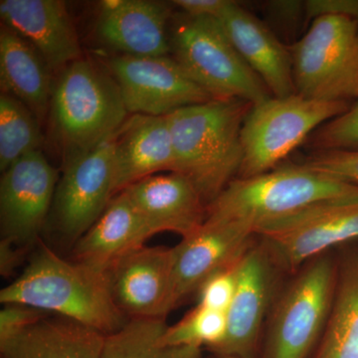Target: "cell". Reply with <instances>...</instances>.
Here are the masks:
<instances>
[{"label": "cell", "instance_id": "obj_1", "mask_svg": "<svg viewBox=\"0 0 358 358\" xmlns=\"http://www.w3.org/2000/svg\"><path fill=\"white\" fill-rule=\"evenodd\" d=\"M0 303L53 313L107 336L129 320L115 305L108 274L66 261L43 243L20 277L0 291Z\"/></svg>", "mask_w": 358, "mask_h": 358}, {"label": "cell", "instance_id": "obj_2", "mask_svg": "<svg viewBox=\"0 0 358 358\" xmlns=\"http://www.w3.org/2000/svg\"><path fill=\"white\" fill-rule=\"evenodd\" d=\"M251 103L213 100L167 115L176 171L189 179L207 206L239 173L243 162L241 131Z\"/></svg>", "mask_w": 358, "mask_h": 358}, {"label": "cell", "instance_id": "obj_3", "mask_svg": "<svg viewBox=\"0 0 358 358\" xmlns=\"http://www.w3.org/2000/svg\"><path fill=\"white\" fill-rule=\"evenodd\" d=\"M358 199V185L312 169L287 164L236 178L207 206V221L238 224L256 235L263 226L327 200Z\"/></svg>", "mask_w": 358, "mask_h": 358}, {"label": "cell", "instance_id": "obj_4", "mask_svg": "<svg viewBox=\"0 0 358 358\" xmlns=\"http://www.w3.org/2000/svg\"><path fill=\"white\" fill-rule=\"evenodd\" d=\"M128 115L110 72L84 58L67 66L54 85L48 115L62 166L112 138Z\"/></svg>", "mask_w": 358, "mask_h": 358}, {"label": "cell", "instance_id": "obj_5", "mask_svg": "<svg viewBox=\"0 0 358 358\" xmlns=\"http://www.w3.org/2000/svg\"><path fill=\"white\" fill-rule=\"evenodd\" d=\"M338 273L331 252L294 273L271 308L264 358H308L315 352L333 307Z\"/></svg>", "mask_w": 358, "mask_h": 358}, {"label": "cell", "instance_id": "obj_6", "mask_svg": "<svg viewBox=\"0 0 358 358\" xmlns=\"http://www.w3.org/2000/svg\"><path fill=\"white\" fill-rule=\"evenodd\" d=\"M174 59L186 74L215 100L239 99L252 105L271 98L234 48L217 18H179L171 38Z\"/></svg>", "mask_w": 358, "mask_h": 358}, {"label": "cell", "instance_id": "obj_7", "mask_svg": "<svg viewBox=\"0 0 358 358\" xmlns=\"http://www.w3.org/2000/svg\"><path fill=\"white\" fill-rule=\"evenodd\" d=\"M343 101H320L298 94L271 96L252 107L241 131L243 162L238 178L268 173L322 126L350 109Z\"/></svg>", "mask_w": 358, "mask_h": 358}, {"label": "cell", "instance_id": "obj_8", "mask_svg": "<svg viewBox=\"0 0 358 358\" xmlns=\"http://www.w3.org/2000/svg\"><path fill=\"white\" fill-rule=\"evenodd\" d=\"M296 94L320 101L358 99V22L322 16L289 48Z\"/></svg>", "mask_w": 358, "mask_h": 358}, {"label": "cell", "instance_id": "obj_9", "mask_svg": "<svg viewBox=\"0 0 358 358\" xmlns=\"http://www.w3.org/2000/svg\"><path fill=\"white\" fill-rule=\"evenodd\" d=\"M282 272L294 273L339 245L358 239V199L327 200L257 231Z\"/></svg>", "mask_w": 358, "mask_h": 358}, {"label": "cell", "instance_id": "obj_10", "mask_svg": "<svg viewBox=\"0 0 358 358\" xmlns=\"http://www.w3.org/2000/svg\"><path fill=\"white\" fill-rule=\"evenodd\" d=\"M114 136L61 169L48 222L73 246L115 196Z\"/></svg>", "mask_w": 358, "mask_h": 358}, {"label": "cell", "instance_id": "obj_11", "mask_svg": "<svg viewBox=\"0 0 358 358\" xmlns=\"http://www.w3.org/2000/svg\"><path fill=\"white\" fill-rule=\"evenodd\" d=\"M60 173L42 152L25 155L2 173L1 240L29 250L48 222Z\"/></svg>", "mask_w": 358, "mask_h": 358}, {"label": "cell", "instance_id": "obj_12", "mask_svg": "<svg viewBox=\"0 0 358 358\" xmlns=\"http://www.w3.org/2000/svg\"><path fill=\"white\" fill-rule=\"evenodd\" d=\"M109 72L131 115H167L181 108L213 100L195 83L176 59L117 55Z\"/></svg>", "mask_w": 358, "mask_h": 358}, {"label": "cell", "instance_id": "obj_13", "mask_svg": "<svg viewBox=\"0 0 358 358\" xmlns=\"http://www.w3.org/2000/svg\"><path fill=\"white\" fill-rule=\"evenodd\" d=\"M237 286L227 315V331L214 355L252 358L264 324L279 294L282 271L262 242L254 243L237 264Z\"/></svg>", "mask_w": 358, "mask_h": 358}, {"label": "cell", "instance_id": "obj_14", "mask_svg": "<svg viewBox=\"0 0 358 358\" xmlns=\"http://www.w3.org/2000/svg\"><path fill=\"white\" fill-rule=\"evenodd\" d=\"M256 235L234 223L205 221L174 247L171 308L180 306L212 275L236 266L255 243Z\"/></svg>", "mask_w": 358, "mask_h": 358}, {"label": "cell", "instance_id": "obj_15", "mask_svg": "<svg viewBox=\"0 0 358 358\" xmlns=\"http://www.w3.org/2000/svg\"><path fill=\"white\" fill-rule=\"evenodd\" d=\"M174 247H147L124 256L107 273L115 305L131 319H166L171 312Z\"/></svg>", "mask_w": 358, "mask_h": 358}, {"label": "cell", "instance_id": "obj_16", "mask_svg": "<svg viewBox=\"0 0 358 358\" xmlns=\"http://www.w3.org/2000/svg\"><path fill=\"white\" fill-rule=\"evenodd\" d=\"M0 17L38 51L52 72L82 57L81 45L65 1L1 0Z\"/></svg>", "mask_w": 358, "mask_h": 358}, {"label": "cell", "instance_id": "obj_17", "mask_svg": "<svg viewBox=\"0 0 358 358\" xmlns=\"http://www.w3.org/2000/svg\"><path fill=\"white\" fill-rule=\"evenodd\" d=\"M171 8L154 0H105L96 31L103 44L121 55L160 57L171 51L167 35Z\"/></svg>", "mask_w": 358, "mask_h": 358}, {"label": "cell", "instance_id": "obj_18", "mask_svg": "<svg viewBox=\"0 0 358 358\" xmlns=\"http://www.w3.org/2000/svg\"><path fill=\"white\" fill-rule=\"evenodd\" d=\"M155 232L185 238L205 223L207 204L182 174H155L122 190Z\"/></svg>", "mask_w": 358, "mask_h": 358}, {"label": "cell", "instance_id": "obj_19", "mask_svg": "<svg viewBox=\"0 0 358 358\" xmlns=\"http://www.w3.org/2000/svg\"><path fill=\"white\" fill-rule=\"evenodd\" d=\"M115 195L160 171H176L166 115H131L114 138Z\"/></svg>", "mask_w": 358, "mask_h": 358}, {"label": "cell", "instance_id": "obj_20", "mask_svg": "<svg viewBox=\"0 0 358 358\" xmlns=\"http://www.w3.org/2000/svg\"><path fill=\"white\" fill-rule=\"evenodd\" d=\"M217 20L239 55L273 96L296 94L291 52L268 26L236 1Z\"/></svg>", "mask_w": 358, "mask_h": 358}, {"label": "cell", "instance_id": "obj_21", "mask_svg": "<svg viewBox=\"0 0 358 358\" xmlns=\"http://www.w3.org/2000/svg\"><path fill=\"white\" fill-rule=\"evenodd\" d=\"M155 234L154 228L122 192L73 246V261L107 274L115 263L145 246Z\"/></svg>", "mask_w": 358, "mask_h": 358}, {"label": "cell", "instance_id": "obj_22", "mask_svg": "<svg viewBox=\"0 0 358 358\" xmlns=\"http://www.w3.org/2000/svg\"><path fill=\"white\" fill-rule=\"evenodd\" d=\"M38 51L8 26L0 28L1 93L24 103L43 124L49 115L55 82Z\"/></svg>", "mask_w": 358, "mask_h": 358}, {"label": "cell", "instance_id": "obj_23", "mask_svg": "<svg viewBox=\"0 0 358 358\" xmlns=\"http://www.w3.org/2000/svg\"><path fill=\"white\" fill-rule=\"evenodd\" d=\"M47 313L1 346L3 358H103L107 336L83 324Z\"/></svg>", "mask_w": 358, "mask_h": 358}, {"label": "cell", "instance_id": "obj_24", "mask_svg": "<svg viewBox=\"0 0 358 358\" xmlns=\"http://www.w3.org/2000/svg\"><path fill=\"white\" fill-rule=\"evenodd\" d=\"M313 358H358V251L338 261L333 307Z\"/></svg>", "mask_w": 358, "mask_h": 358}, {"label": "cell", "instance_id": "obj_25", "mask_svg": "<svg viewBox=\"0 0 358 358\" xmlns=\"http://www.w3.org/2000/svg\"><path fill=\"white\" fill-rule=\"evenodd\" d=\"M166 319H131L106 338L103 358H202L193 346L164 343Z\"/></svg>", "mask_w": 358, "mask_h": 358}, {"label": "cell", "instance_id": "obj_26", "mask_svg": "<svg viewBox=\"0 0 358 358\" xmlns=\"http://www.w3.org/2000/svg\"><path fill=\"white\" fill-rule=\"evenodd\" d=\"M41 122L15 96L0 95V171L1 173L25 155L42 150Z\"/></svg>", "mask_w": 358, "mask_h": 358}, {"label": "cell", "instance_id": "obj_27", "mask_svg": "<svg viewBox=\"0 0 358 358\" xmlns=\"http://www.w3.org/2000/svg\"><path fill=\"white\" fill-rule=\"evenodd\" d=\"M227 331V315L197 305L173 326H166L164 343L173 345L206 346L212 350L222 343Z\"/></svg>", "mask_w": 358, "mask_h": 358}, {"label": "cell", "instance_id": "obj_28", "mask_svg": "<svg viewBox=\"0 0 358 358\" xmlns=\"http://www.w3.org/2000/svg\"><path fill=\"white\" fill-rule=\"evenodd\" d=\"M312 143L317 152H358V99L345 113L322 124Z\"/></svg>", "mask_w": 358, "mask_h": 358}, {"label": "cell", "instance_id": "obj_29", "mask_svg": "<svg viewBox=\"0 0 358 358\" xmlns=\"http://www.w3.org/2000/svg\"><path fill=\"white\" fill-rule=\"evenodd\" d=\"M236 268L237 265L226 268L207 280L197 293V305L217 312L227 313L236 291Z\"/></svg>", "mask_w": 358, "mask_h": 358}, {"label": "cell", "instance_id": "obj_30", "mask_svg": "<svg viewBox=\"0 0 358 358\" xmlns=\"http://www.w3.org/2000/svg\"><path fill=\"white\" fill-rule=\"evenodd\" d=\"M303 164L322 173L358 185V152H315Z\"/></svg>", "mask_w": 358, "mask_h": 358}, {"label": "cell", "instance_id": "obj_31", "mask_svg": "<svg viewBox=\"0 0 358 358\" xmlns=\"http://www.w3.org/2000/svg\"><path fill=\"white\" fill-rule=\"evenodd\" d=\"M47 313L22 303L3 305L0 310V348L17 338Z\"/></svg>", "mask_w": 358, "mask_h": 358}, {"label": "cell", "instance_id": "obj_32", "mask_svg": "<svg viewBox=\"0 0 358 358\" xmlns=\"http://www.w3.org/2000/svg\"><path fill=\"white\" fill-rule=\"evenodd\" d=\"M308 20L322 16H343L358 22V0H308L303 2Z\"/></svg>", "mask_w": 358, "mask_h": 358}, {"label": "cell", "instance_id": "obj_33", "mask_svg": "<svg viewBox=\"0 0 358 358\" xmlns=\"http://www.w3.org/2000/svg\"><path fill=\"white\" fill-rule=\"evenodd\" d=\"M174 6L192 17L218 18L233 3L231 0H174Z\"/></svg>", "mask_w": 358, "mask_h": 358}, {"label": "cell", "instance_id": "obj_34", "mask_svg": "<svg viewBox=\"0 0 358 358\" xmlns=\"http://www.w3.org/2000/svg\"><path fill=\"white\" fill-rule=\"evenodd\" d=\"M25 250L18 248L9 242L0 241V274L2 277H10L22 261Z\"/></svg>", "mask_w": 358, "mask_h": 358}, {"label": "cell", "instance_id": "obj_35", "mask_svg": "<svg viewBox=\"0 0 358 358\" xmlns=\"http://www.w3.org/2000/svg\"><path fill=\"white\" fill-rule=\"evenodd\" d=\"M268 7H270L271 13L282 20H296L301 13H305L303 2L294 1V0L268 2Z\"/></svg>", "mask_w": 358, "mask_h": 358}, {"label": "cell", "instance_id": "obj_36", "mask_svg": "<svg viewBox=\"0 0 358 358\" xmlns=\"http://www.w3.org/2000/svg\"><path fill=\"white\" fill-rule=\"evenodd\" d=\"M215 358H239V357H227V355H215Z\"/></svg>", "mask_w": 358, "mask_h": 358}]
</instances>
